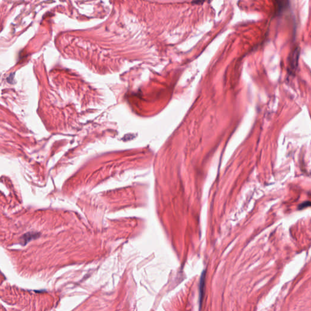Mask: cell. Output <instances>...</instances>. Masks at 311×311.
Listing matches in <instances>:
<instances>
[{"instance_id":"cell-3","label":"cell","mask_w":311,"mask_h":311,"mask_svg":"<svg viewBox=\"0 0 311 311\" xmlns=\"http://www.w3.org/2000/svg\"><path fill=\"white\" fill-rule=\"evenodd\" d=\"M39 233H28L22 237V241L23 243V244H26L28 241H29L32 239H35V238L39 236Z\"/></svg>"},{"instance_id":"cell-1","label":"cell","mask_w":311,"mask_h":311,"mask_svg":"<svg viewBox=\"0 0 311 311\" xmlns=\"http://www.w3.org/2000/svg\"><path fill=\"white\" fill-rule=\"evenodd\" d=\"M205 272H203L202 275H201V280H200V286H199V301H200V306L201 305V303L203 300V298H204V287H205Z\"/></svg>"},{"instance_id":"cell-4","label":"cell","mask_w":311,"mask_h":311,"mask_svg":"<svg viewBox=\"0 0 311 311\" xmlns=\"http://www.w3.org/2000/svg\"><path fill=\"white\" fill-rule=\"evenodd\" d=\"M310 205H311V202H309V201L305 202L298 205V209H303L307 207L308 206H310Z\"/></svg>"},{"instance_id":"cell-2","label":"cell","mask_w":311,"mask_h":311,"mask_svg":"<svg viewBox=\"0 0 311 311\" xmlns=\"http://www.w3.org/2000/svg\"><path fill=\"white\" fill-rule=\"evenodd\" d=\"M292 57L291 58V68H292V71L293 70L294 71L296 69V68L297 66V62L298 60V56H299V49H295L293 53L292 54Z\"/></svg>"}]
</instances>
